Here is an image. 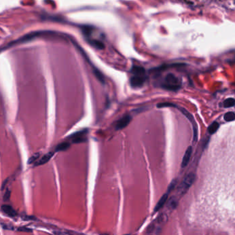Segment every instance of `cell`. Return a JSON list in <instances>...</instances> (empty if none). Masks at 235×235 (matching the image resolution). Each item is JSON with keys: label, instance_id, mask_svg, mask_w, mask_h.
Returning a JSON list of instances; mask_svg holds the SVG:
<instances>
[{"label": "cell", "instance_id": "44dd1931", "mask_svg": "<svg viewBox=\"0 0 235 235\" xmlns=\"http://www.w3.org/2000/svg\"><path fill=\"white\" fill-rule=\"evenodd\" d=\"M53 234H54L55 235H73V234H68L67 233H66V232L59 231V230L54 231V232H53Z\"/></svg>", "mask_w": 235, "mask_h": 235}, {"label": "cell", "instance_id": "7a4b0ae2", "mask_svg": "<svg viewBox=\"0 0 235 235\" xmlns=\"http://www.w3.org/2000/svg\"><path fill=\"white\" fill-rule=\"evenodd\" d=\"M177 108H178L180 110V111L185 115V117H186L188 119V120L191 122V124H192L193 132H194V141H195V142H197V137H198V129H197V123H196V121L195 120V118H194V117H193V115L191 113H190V112L188 111L187 110H186L182 107H178V106H177Z\"/></svg>", "mask_w": 235, "mask_h": 235}, {"label": "cell", "instance_id": "6da1fadb", "mask_svg": "<svg viewBox=\"0 0 235 235\" xmlns=\"http://www.w3.org/2000/svg\"><path fill=\"white\" fill-rule=\"evenodd\" d=\"M161 87L163 89L170 91H177L181 88L180 80L174 74L169 73L165 77Z\"/></svg>", "mask_w": 235, "mask_h": 235}, {"label": "cell", "instance_id": "ffe728a7", "mask_svg": "<svg viewBox=\"0 0 235 235\" xmlns=\"http://www.w3.org/2000/svg\"><path fill=\"white\" fill-rule=\"evenodd\" d=\"M177 200L174 198H171L170 200H169L168 202V208H174L175 207L177 206Z\"/></svg>", "mask_w": 235, "mask_h": 235}, {"label": "cell", "instance_id": "4fadbf2b", "mask_svg": "<svg viewBox=\"0 0 235 235\" xmlns=\"http://www.w3.org/2000/svg\"><path fill=\"white\" fill-rule=\"evenodd\" d=\"M93 71L94 75H95V77H97V79L102 84H104L105 78H104V76H103V75L102 73V72L100 71L99 69L95 68V66H93Z\"/></svg>", "mask_w": 235, "mask_h": 235}, {"label": "cell", "instance_id": "3957f363", "mask_svg": "<svg viewBox=\"0 0 235 235\" xmlns=\"http://www.w3.org/2000/svg\"><path fill=\"white\" fill-rule=\"evenodd\" d=\"M147 79V76L142 75H133L130 79V86L133 88H140L143 86Z\"/></svg>", "mask_w": 235, "mask_h": 235}, {"label": "cell", "instance_id": "9c48e42d", "mask_svg": "<svg viewBox=\"0 0 235 235\" xmlns=\"http://www.w3.org/2000/svg\"><path fill=\"white\" fill-rule=\"evenodd\" d=\"M192 147L189 146L188 148H187V150H186V152H185L184 156L183 157L182 163H181V167H182V168L186 167L188 164L190 157H191V155H192Z\"/></svg>", "mask_w": 235, "mask_h": 235}, {"label": "cell", "instance_id": "2e32d148", "mask_svg": "<svg viewBox=\"0 0 235 235\" xmlns=\"http://www.w3.org/2000/svg\"><path fill=\"white\" fill-rule=\"evenodd\" d=\"M235 105V99L234 98H228L223 103L224 108H232Z\"/></svg>", "mask_w": 235, "mask_h": 235}, {"label": "cell", "instance_id": "30bf717a", "mask_svg": "<svg viewBox=\"0 0 235 235\" xmlns=\"http://www.w3.org/2000/svg\"><path fill=\"white\" fill-rule=\"evenodd\" d=\"M130 73L133 75H142V76L146 75L145 68L139 66H133L130 70Z\"/></svg>", "mask_w": 235, "mask_h": 235}, {"label": "cell", "instance_id": "8992f818", "mask_svg": "<svg viewBox=\"0 0 235 235\" xmlns=\"http://www.w3.org/2000/svg\"><path fill=\"white\" fill-rule=\"evenodd\" d=\"M132 120V117L129 115H124L123 117H121L120 120H118L117 124L115 125V129L116 130H121L126 128Z\"/></svg>", "mask_w": 235, "mask_h": 235}, {"label": "cell", "instance_id": "d6986e66", "mask_svg": "<svg viewBox=\"0 0 235 235\" xmlns=\"http://www.w3.org/2000/svg\"><path fill=\"white\" fill-rule=\"evenodd\" d=\"M40 157V154L38 153H35V154L33 155V156H31L30 159L28 161V164H35V163L39 160V159Z\"/></svg>", "mask_w": 235, "mask_h": 235}, {"label": "cell", "instance_id": "9a60e30c", "mask_svg": "<svg viewBox=\"0 0 235 235\" xmlns=\"http://www.w3.org/2000/svg\"><path fill=\"white\" fill-rule=\"evenodd\" d=\"M219 128V124L218 123V122L217 121L213 122L212 124L210 125L208 128V131L209 134H215L218 130Z\"/></svg>", "mask_w": 235, "mask_h": 235}, {"label": "cell", "instance_id": "603a6c76", "mask_svg": "<svg viewBox=\"0 0 235 235\" xmlns=\"http://www.w3.org/2000/svg\"><path fill=\"white\" fill-rule=\"evenodd\" d=\"M18 230H19V231H22V232H27V233H29V232H32V230H31L30 228H25V227L19 228H18Z\"/></svg>", "mask_w": 235, "mask_h": 235}, {"label": "cell", "instance_id": "ac0fdd59", "mask_svg": "<svg viewBox=\"0 0 235 235\" xmlns=\"http://www.w3.org/2000/svg\"><path fill=\"white\" fill-rule=\"evenodd\" d=\"M156 107L157 108H165V107H169V108H177V106L174 103H172L170 102H163V103H159L156 105Z\"/></svg>", "mask_w": 235, "mask_h": 235}, {"label": "cell", "instance_id": "5bb4252c", "mask_svg": "<svg viewBox=\"0 0 235 235\" xmlns=\"http://www.w3.org/2000/svg\"><path fill=\"white\" fill-rule=\"evenodd\" d=\"M70 144L68 142L60 143H59L57 146H56L55 152L65 151V150H67L69 148H70Z\"/></svg>", "mask_w": 235, "mask_h": 235}, {"label": "cell", "instance_id": "ba28073f", "mask_svg": "<svg viewBox=\"0 0 235 235\" xmlns=\"http://www.w3.org/2000/svg\"><path fill=\"white\" fill-rule=\"evenodd\" d=\"M1 209H2V211L4 212L5 215L8 216V217H12V218L17 217V212L15 211L14 208L11 206L7 205V204H4L1 207Z\"/></svg>", "mask_w": 235, "mask_h": 235}, {"label": "cell", "instance_id": "5b68a950", "mask_svg": "<svg viewBox=\"0 0 235 235\" xmlns=\"http://www.w3.org/2000/svg\"><path fill=\"white\" fill-rule=\"evenodd\" d=\"M87 133V130H84L79 132H77L72 134L70 139L72 142L75 143H79L81 142H86V134Z\"/></svg>", "mask_w": 235, "mask_h": 235}, {"label": "cell", "instance_id": "7c38bea8", "mask_svg": "<svg viewBox=\"0 0 235 235\" xmlns=\"http://www.w3.org/2000/svg\"><path fill=\"white\" fill-rule=\"evenodd\" d=\"M168 198V193L164 194V195L161 197V198L159 199V201H158V203H156V205L155 206L154 211L157 212V211L161 209L162 207L164 206V205L165 204V203H166Z\"/></svg>", "mask_w": 235, "mask_h": 235}, {"label": "cell", "instance_id": "277c9868", "mask_svg": "<svg viewBox=\"0 0 235 235\" xmlns=\"http://www.w3.org/2000/svg\"><path fill=\"white\" fill-rule=\"evenodd\" d=\"M195 174L193 173H190L187 175L186 178L184 179L181 186V191H183V192H185L186 191L192 186L194 181H195Z\"/></svg>", "mask_w": 235, "mask_h": 235}, {"label": "cell", "instance_id": "52a82bcc", "mask_svg": "<svg viewBox=\"0 0 235 235\" xmlns=\"http://www.w3.org/2000/svg\"><path fill=\"white\" fill-rule=\"evenodd\" d=\"M54 154H55V152H52V151L46 153V155L42 156V157L39 159V160L37 161L35 164H34V165H35V166H39V165H42L46 164V163H48L50 160H51V159L52 157Z\"/></svg>", "mask_w": 235, "mask_h": 235}, {"label": "cell", "instance_id": "cb8c5ba5", "mask_svg": "<svg viewBox=\"0 0 235 235\" xmlns=\"http://www.w3.org/2000/svg\"><path fill=\"white\" fill-rule=\"evenodd\" d=\"M175 184H176V181H172V182L170 183V186H169L168 188V191H170L172 188H174Z\"/></svg>", "mask_w": 235, "mask_h": 235}, {"label": "cell", "instance_id": "7402d4cb", "mask_svg": "<svg viewBox=\"0 0 235 235\" xmlns=\"http://www.w3.org/2000/svg\"><path fill=\"white\" fill-rule=\"evenodd\" d=\"M2 227L3 228H4L5 230H13L12 229V228H13V226L9 224H2Z\"/></svg>", "mask_w": 235, "mask_h": 235}, {"label": "cell", "instance_id": "8fae6325", "mask_svg": "<svg viewBox=\"0 0 235 235\" xmlns=\"http://www.w3.org/2000/svg\"><path fill=\"white\" fill-rule=\"evenodd\" d=\"M88 42L90 45L93 46L95 48L99 49V50H103L105 48V46L104 43H103L101 41H99L98 39H87Z\"/></svg>", "mask_w": 235, "mask_h": 235}, {"label": "cell", "instance_id": "e0dca14e", "mask_svg": "<svg viewBox=\"0 0 235 235\" xmlns=\"http://www.w3.org/2000/svg\"><path fill=\"white\" fill-rule=\"evenodd\" d=\"M224 119L225 121L230 122L235 120V114L234 112H228L224 116Z\"/></svg>", "mask_w": 235, "mask_h": 235}]
</instances>
